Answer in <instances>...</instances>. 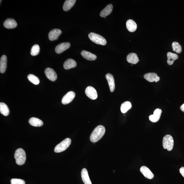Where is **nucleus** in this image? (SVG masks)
Returning a JSON list of instances; mask_svg holds the SVG:
<instances>
[{
    "mask_svg": "<svg viewBox=\"0 0 184 184\" xmlns=\"http://www.w3.org/2000/svg\"><path fill=\"white\" fill-rule=\"evenodd\" d=\"M105 132L106 129L103 126H98L92 132L90 138L91 141L93 143L98 142L103 137Z\"/></svg>",
    "mask_w": 184,
    "mask_h": 184,
    "instance_id": "1",
    "label": "nucleus"
},
{
    "mask_svg": "<svg viewBox=\"0 0 184 184\" xmlns=\"http://www.w3.org/2000/svg\"><path fill=\"white\" fill-rule=\"evenodd\" d=\"M14 158L16 163L19 165L24 164L26 160V155L25 151L22 148L17 149L14 153Z\"/></svg>",
    "mask_w": 184,
    "mask_h": 184,
    "instance_id": "2",
    "label": "nucleus"
},
{
    "mask_svg": "<svg viewBox=\"0 0 184 184\" xmlns=\"http://www.w3.org/2000/svg\"><path fill=\"white\" fill-rule=\"evenodd\" d=\"M71 140L70 138H66L55 147V153H60L66 150L71 144Z\"/></svg>",
    "mask_w": 184,
    "mask_h": 184,
    "instance_id": "3",
    "label": "nucleus"
},
{
    "mask_svg": "<svg viewBox=\"0 0 184 184\" xmlns=\"http://www.w3.org/2000/svg\"><path fill=\"white\" fill-rule=\"evenodd\" d=\"M88 37L91 41L98 44L105 46L106 44V39L102 36L97 34L91 33L89 34Z\"/></svg>",
    "mask_w": 184,
    "mask_h": 184,
    "instance_id": "4",
    "label": "nucleus"
},
{
    "mask_svg": "<svg viewBox=\"0 0 184 184\" xmlns=\"http://www.w3.org/2000/svg\"><path fill=\"white\" fill-rule=\"evenodd\" d=\"M174 141L172 136L167 135L163 139V146L164 149H167L169 151L172 150L174 146Z\"/></svg>",
    "mask_w": 184,
    "mask_h": 184,
    "instance_id": "5",
    "label": "nucleus"
},
{
    "mask_svg": "<svg viewBox=\"0 0 184 184\" xmlns=\"http://www.w3.org/2000/svg\"><path fill=\"white\" fill-rule=\"evenodd\" d=\"M85 93L88 97L92 100H96L98 97V94L96 90L93 87L88 86L85 90Z\"/></svg>",
    "mask_w": 184,
    "mask_h": 184,
    "instance_id": "6",
    "label": "nucleus"
},
{
    "mask_svg": "<svg viewBox=\"0 0 184 184\" xmlns=\"http://www.w3.org/2000/svg\"><path fill=\"white\" fill-rule=\"evenodd\" d=\"M76 96V94L74 92L70 91L68 93L63 96L62 99V104L66 105L69 104L73 100Z\"/></svg>",
    "mask_w": 184,
    "mask_h": 184,
    "instance_id": "7",
    "label": "nucleus"
},
{
    "mask_svg": "<svg viewBox=\"0 0 184 184\" xmlns=\"http://www.w3.org/2000/svg\"><path fill=\"white\" fill-rule=\"evenodd\" d=\"M45 73L48 79L51 81L54 82L57 80V75L55 71L50 68H46L45 70Z\"/></svg>",
    "mask_w": 184,
    "mask_h": 184,
    "instance_id": "8",
    "label": "nucleus"
},
{
    "mask_svg": "<svg viewBox=\"0 0 184 184\" xmlns=\"http://www.w3.org/2000/svg\"><path fill=\"white\" fill-rule=\"evenodd\" d=\"M70 46L69 42H63L60 44L56 47L55 51L57 54H61L69 48Z\"/></svg>",
    "mask_w": 184,
    "mask_h": 184,
    "instance_id": "9",
    "label": "nucleus"
},
{
    "mask_svg": "<svg viewBox=\"0 0 184 184\" xmlns=\"http://www.w3.org/2000/svg\"><path fill=\"white\" fill-rule=\"evenodd\" d=\"M162 111L161 109L159 108L156 109L154 111L153 114L149 116V119L150 121L153 123L157 122L159 120Z\"/></svg>",
    "mask_w": 184,
    "mask_h": 184,
    "instance_id": "10",
    "label": "nucleus"
},
{
    "mask_svg": "<svg viewBox=\"0 0 184 184\" xmlns=\"http://www.w3.org/2000/svg\"><path fill=\"white\" fill-rule=\"evenodd\" d=\"M144 78L150 82H155L157 83L160 80V77L158 76L157 74L154 73H149L145 74Z\"/></svg>",
    "mask_w": 184,
    "mask_h": 184,
    "instance_id": "11",
    "label": "nucleus"
},
{
    "mask_svg": "<svg viewBox=\"0 0 184 184\" xmlns=\"http://www.w3.org/2000/svg\"><path fill=\"white\" fill-rule=\"evenodd\" d=\"M61 33L62 31L60 29H53L49 33V39L52 41L57 40Z\"/></svg>",
    "mask_w": 184,
    "mask_h": 184,
    "instance_id": "12",
    "label": "nucleus"
},
{
    "mask_svg": "<svg viewBox=\"0 0 184 184\" xmlns=\"http://www.w3.org/2000/svg\"><path fill=\"white\" fill-rule=\"evenodd\" d=\"M141 173L144 176L148 179H151L153 178L154 175L148 168L145 166H142L140 168Z\"/></svg>",
    "mask_w": 184,
    "mask_h": 184,
    "instance_id": "13",
    "label": "nucleus"
},
{
    "mask_svg": "<svg viewBox=\"0 0 184 184\" xmlns=\"http://www.w3.org/2000/svg\"><path fill=\"white\" fill-rule=\"evenodd\" d=\"M106 80H107L109 87L111 92H114L115 89V80L112 74L108 73L106 76Z\"/></svg>",
    "mask_w": 184,
    "mask_h": 184,
    "instance_id": "14",
    "label": "nucleus"
},
{
    "mask_svg": "<svg viewBox=\"0 0 184 184\" xmlns=\"http://www.w3.org/2000/svg\"><path fill=\"white\" fill-rule=\"evenodd\" d=\"M4 25L6 29H12L17 26V23L14 19H8L4 22Z\"/></svg>",
    "mask_w": 184,
    "mask_h": 184,
    "instance_id": "15",
    "label": "nucleus"
},
{
    "mask_svg": "<svg viewBox=\"0 0 184 184\" xmlns=\"http://www.w3.org/2000/svg\"><path fill=\"white\" fill-rule=\"evenodd\" d=\"M77 66L76 62L74 60L69 59L66 61L63 64L64 69L69 70L72 68H75Z\"/></svg>",
    "mask_w": 184,
    "mask_h": 184,
    "instance_id": "16",
    "label": "nucleus"
},
{
    "mask_svg": "<svg viewBox=\"0 0 184 184\" xmlns=\"http://www.w3.org/2000/svg\"><path fill=\"white\" fill-rule=\"evenodd\" d=\"M7 57L5 55H3L0 59V72L2 73L6 71L7 67Z\"/></svg>",
    "mask_w": 184,
    "mask_h": 184,
    "instance_id": "17",
    "label": "nucleus"
},
{
    "mask_svg": "<svg viewBox=\"0 0 184 184\" xmlns=\"http://www.w3.org/2000/svg\"><path fill=\"white\" fill-rule=\"evenodd\" d=\"M81 176L83 183L85 184H92L86 169L84 168L82 169L81 172Z\"/></svg>",
    "mask_w": 184,
    "mask_h": 184,
    "instance_id": "18",
    "label": "nucleus"
},
{
    "mask_svg": "<svg viewBox=\"0 0 184 184\" xmlns=\"http://www.w3.org/2000/svg\"><path fill=\"white\" fill-rule=\"evenodd\" d=\"M81 54L83 57L88 60L95 61L97 58V57L95 55L85 50L83 51L81 53Z\"/></svg>",
    "mask_w": 184,
    "mask_h": 184,
    "instance_id": "19",
    "label": "nucleus"
},
{
    "mask_svg": "<svg viewBox=\"0 0 184 184\" xmlns=\"http://www.w3.org/2000/svg\"><path fill=\"white\" fill-rule=\"evenodd\" d=\"M126 27L128 31L133 32L136 31L137 28V25L133 20L130 19L126 22Z\"/></svg>",
    "mask_w": 184,
    "mask_h": 184,
    "instance_id": "20",
    "label": "nucleus"
},
{
    "mask_svg": "<svg viewBox=\"0 0 184 184\" xmlns=\"http://www.w3.org/2000/svg\"><path fill=\"white\" fill-rule=\"evenodd\" d=\"M127 60L128 63L136 64L139 61L137 55L135 53H131L127 56Z\"/></svg>",
    "mask_w": 184,
    "mask_h": 184,
    "instance_id": "21",
    "label": "nucleus"
},
{
    "mask_svg": "<svg viewBox=\"0 0 184 184\" xmlns=\"http://www.w3.org/2000/svg\"><path fill=\"white\" fill-rule=\"evenodd\" d=\"M113 9V6L112 4H109L103 10L100 14V16L102 17L106 18V16L110 14L112 12Z\"/></svg>",
    "mask_w": 184,
    "mask_h": 184,
    "instance_id": "22",
    "label": "nucleus"
},
{
    "mask_svg": "<svg viewBox=\"0 0 184 184\" xmlns=\"http://www.w3.org/2000/svg\"><path fill=\"white\" fill-rule=\"evenodd\" d=\"M29 123L34 127H40L43 125V122L40 119L35 117H32L29 119Z\"/></svg>",
    "mask_w": 184,
    "mask_h": 184,
    "instance_id": "23",
    "label": "nucleus"
},
{
    "mask_svg": "<svg viewBox=\"0 0 184 184\" xmlns=\"http://www.w3.org/2000/svg\"><path fill=\"white\" fill-rule=\"evenodd\" d=\"M168 57L167 63L169 65H172L175 60L178 58V55L175 53L168 52L167 54Z\"/></svg>",
    "mask_w": 184,
    "mask_h": 184,
    "instance_id": "24",
    "label": "nucleus"
},
{
    "mask_svg": "<svg viewBox=\"0 0 184 184\" xmlns=\"http://www.w3.org/2000/svg\"><path fill=\"white\" fill-rule=\"evenodd\" d=\"M76 2V0H66L63 6V10L65 11H69L73 7Z\"/></svg>",
    "mask_w": 184,
    "mask_h": 184,
    "instance_id": "25",
    "label": "nucleus"
},
{
    "mask_svg": "<svg viewBox=\"0 0 184 184\" xmlns=\"http://www.w3.org/2000/svg\"><path fill=\"white\" fill-rule=\"evenodd\" d=\"M0 112L5 116H7L9 114L10 111L8 106L4 103H0Z\"/></svg>",
    "mask_w": 184,
    "mask_h": 184,
    "instance_id": "26",
    "label": "nucleus"
},
{
    "mask_svg": "<svg viewBox=\"0 0 184 184\" xmlns=\"http://www.w3.org/2000/svg\"><path fill=\"white\" fill-rule=\"evenodd\" d=\"M131 104L130 102L126 101L122 104L121 110L122 113H125L131 108Z\"/></svg>",
    "mask_w": 184,
    "mask_h": 184,
    "instance_id": "27",
    "label": "nucleus"
},
{
    "mask_svg": "<svg viewBox=\"0 0 184 184\" xmlns=\"http://www.w3.org/2000/svg\"><path fill=\"white\" fill-rule=\"evenodd\" d=\"M28 79L29 81L33 83V84L37 85L39 84L40 80L39 79L33 74H30L27 76Z\"/></svg>",
    "mask_w": 184,
    "mask_h": 184,
    "instance_id": "28",
    "label": "nucleus"
},
{
    "mask_svg": "<svg viewBox=\"0 0 184 184\" xmlns=\"http://www.w3.org/2000/svg\"><path fill=\"white\" fill-rule=\"evenodd\" d=\"M172 47L173 51L177 53H180L182 51V48L178 42H174L173 43Z\"/></svg>",
    "mask_w": 184,
    "mask_h": 184,
    "instance_id": "29",
    "label": "nucleus"
},
{
    "mask_svg": "<svg viewBox=\"0 0 184 184\" xmlns=\"http://www.w3.org/2000/svg\"><path fill=\"white\" fill-rule=\"evenodd\" d=\"M40 47L38 45H34L31 48V54L33 56H35L39 54L40 52Z\"/></svg>",
    "mask_w": 184,
    "mask_h": 184,
    "instance_id": "30",
    "label": "nucleus"
},
{
    "mask_svg": "<svg viewBox=\"0 0 184 184\" xmlns=\"http://www.w3.org/2000/svg\"><path fill=\"white\" fill-rule=\"evenodd\" d=\"M11 184H25V181L23 180L19 179H12L11 180Z\"/></svg>",
    "mask_w": 184,
    "mask_h": 184,
    "instance_id": "31",
    "label": "nucleus"
},
{
    "mask_svg": "<svg viewBox=\"0 0 184 184\" xmlns=\"http://www.w3.org/2000/svg\"><path fill=\"white\" fill-rule=\"evenodd\" d=\"M180 172L182 176L184 178V167H182L180 169Z\"/></svg>",
    "mask_w": 184,
    "mask_h": 184,
    "instance_id": "32",
    "label": "nucleus"
},
{
    "mask_svg": "<svg viewBox=\"0 0 184 184\" xmlns=\"http://www.w3.org/2000/svg\"><path fill=\"white\" fill-rule=\"evenodd\" d=\"M180 110L184 113V103L180 106Z\"/></svg>",
    "mask_w": 184,
    "mask_h": 184,
    "instance_id": "33",
    "label": "nucleus"
}]
</instances>
